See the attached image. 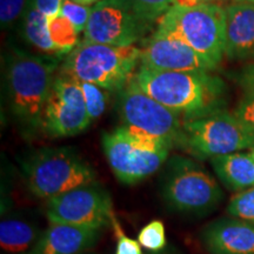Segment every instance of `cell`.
Here are the masks:
<instances>
[{"label": "cell", "mask_w": 254, "mask_h": 254, "mask_svg": "<svg viewBox=\"0 0 254 254\" xmlns=\"http://www.w3.org/2000/svg\"><path fill=\"white\" fill-rule=\"evenodd\" d=\"M58 63L55 58L12 49L4 62V91L13 120L25 133L41 131L43 114Z\"/></svg>", "instance_id": "6da1fadb"}, {"label": "cell", "mask_w": 254, "mask_h": 254, "mask_svg": "<svg viewBox=\"0 0 254 254\" xmlns=\"http://www.w3.org/2000/svg\"><path fill=\"white\" fill-rule=\"evenodd\" d=\"M134 78L145 93L184 119L222 110L225 85L211 73L161 71L139 65Z\"/></svg>", "instance_id": "7a4b0ae2"}, {"label": "cell", "mask_w": 254, "mask_h": 254, "mask_svg": "<svg viewBox=\"0 0 254 254\" xmlns=\"http://www.w3.org/2000/svg\"><path fill=\"white\" fill-rule=\"evenodd\" d=\"M21 167L30 192L46 201L97 183V174L91 165L69 147L39 148L25 159Z\"/></svg>", "instance_id": "3957f363"}, {"label": "cell", "mask_w": 254, "mask_h": 254, "mask_svg": "<svg viewBox=\"0 0 254 254\" xmlns=\"http://www.w3.org/2000/svg\"><path fill=\"white\" fill-rule=\"evenodd\" d=\"M140 64V47L112 46L81 39L64 60L60 71L78 81L120 91Z\"/></svg>", "instance_id": "277c9868"}, {"label": "cell", "mask_w": 254, "mask_h": 254, "mask_svg": "<svg viewBox=\"0 0 254 254\" xmlns=\"http://www.w3.org/2000/svg\"><path fill=\"white\" fill-rule=\"evenodd\" d=\"M157 24V30L183 40L214 68L220 65L226 45V8L218 4L173 5Z\"/></svg>", "instance_id": "5b68a950"}, {"label": "cell", "mask_w": 254, "mask_h": 254, "mask_svg": "<svg viewBox=\"0 0 254 254\" xmlns=\"http://www.w3.org/2000/svg\"><path fill=\"white\" fill-rule=\"evenodd\" d=\"M101 142L113 174L126 185L140 183L158 172L173 148L166 141L124 125L104 133Z\"/></svg>", "instance_id": "8992f818"}, {"label": "cell", "mask_w": 254, "mask_h": 254, "mask_svg": "<svg viewBox=\"0 0 254 254\" xmlns=\"http://www.w3.org/2000/svg\"><path fill=\"white\" fill-rule=\"evenodd\" d=\"M177 147L196 159H212L254 148V132L233 112L219 110L183 120Z\"/></svg>", "instance_id": "52a82bcc"}, {"label": "cell", "mask_w": 254, "mask_h": 254, "mask_svg": "<svg viewBox=\"0 0 254 254\" xmlns=\"http://www.w3.org/2000/svg\"><path fill=\"white\" fill-rule=\"evenodd\" d=\"M161 195L168 207L180 213L206 214L224 198L217 180L193 159L174 155L165 164Z\"/></svg>", "instance_id": "ba28073f"}, {"label": "cell", "mask_w": 254, "mask_h": 254, "mask_svg": "<svg viewBox=\"0 0 254 254\" xmlns=\"http://www.w3.org/2000/svg\"><path fill=\"white\" fill-rule=\"evenodd\" d=\"M117 110L124 126L177 145L184 118L145 93L134 75L119 91Z\"/></svg>", "instance_id": "9c48e42d"}, {"label": "cell", "mask_w": 254, "mask_h": 254, "mask_svg": "<svg viewBox=\"0 0 254 254\" xmlns=\"http://www.w3.org/2000/svg\"><path fill=\"white\" fill-rule=\"evenodd\" d=\"M114 215L111 196L98 183L78 187L46 201L50 224L103 231Z\"/></svg>", "instance_id": "30bf717a"}, {"label": "cell", "mask_w": 254, "mask_h": 254, "mask_svg": "<svg viewBox=\"0 0 254 254\" xmlns=\"http://www.w3.org/2000/svg\"><path fill=\"white\" fill-rule=\"evenodd\" d=\"M91 124L77 80L59 69L44 107L41 132L53 138H66L86 131Z\"/></svg>", "instance_id": "8fae6325"}, {"label": "cell", "mask_w": 254, "mask_h": 254, "mask_svg": "<svg viewBox=\"0 0 254 254\" xmlns=\"http://www.w3.org/2000/svg\"><path fill=\"white\" fill-rule=\"evenodd\" d=\"M147 28L129 0H101L92 6L82 39L112 46H134Z\"/></svg>", "instance_id": "7c38bea8"}, {"label": "cell", "mask_w": 254, "mask_h": 254, "mask_svg": "<svg viewBox=\"0 0 254 254\" xmlns=\"http://www.w3.org/2000/svg\"><path fill=\"white\" fill-rule=\"evenodd\" d=\"M139 65L174 72L211 73L215 69L183 40L159 30L142 41Z\"/></svg>", "instance_id": "4fadbf2b"}, {"label": "cell", "mask_w": 254, "mask_h": 254, "mask_svg": "<svg viewBox=\"0 0 254 254\" xmlns=\"http://www.w3.org/2000/svg\"><path fill=\"white\" fill-rule=\"evenodd\" d=\"M209 254H254V224L237 218L209 222L200 233Z\"/></svg>", "instance_id": "5bb4252c"}, {"label": "cell", "mask_w": 254, "mask_h": 254, "mask_svg": "<svg viewBox=\"0 0 254 254\" xmlns=\"http://www.w3.org/2000/svg\"><path fill=\"white\" fill-rule=\"evenodd\" d=\"M100 236L99 230L50 224L24 254H82L97 245Z\"/></svg>", "instance_id": "9a60e30c"}, {"label": "cell", "mask_w": 254, "mask_h": 254, "mask_svg": "<svg viewBox=\"0 0 254 254\" xmlns=\"http://www.w3.org/2000/svg\"><path fill=\"white\" fill-rule=\"evenodd\" d=\"M254 56V4L234 2L226 7L225 57L243 60Z\"/></svg>", "instance_id": "2e32d148"}, {"label": "cell", "mask_w": 254, "mask_h": 254, "mask_svg": "<svg viewBox=\"0 0 254 254\" xmlns=\"http://www.w3.org/2000/svg\"><path fill=\"white\" fill-rule=\"evenodd\" d=\"M211 165L230 190L239 193L254 187V158L251 152L219 155L211 159Z\"/></svg>", "instance_id": "e0dca14e"}, {"label": "cell", "mask_w": 254, "mask_h": 254, "mask_svg": "<svg viewBox=\"0 0 254 254\" xmlns=\"http://www.w3.org/2000/svg\"><path fill=\"white\" fill-rule=\"evenodd\" d=\"M43 233L38 222L24 215H7L0 224V246L9 254H24Z\"/></svg>", "instance_id": "ac0fdd59"}, {"label": "cell", "mask_w": 254, "mask_h": 254, "mask_svg": "<svg viewBox=\"0 0 254 254\" xmlns=\"http://www.w3.org/2000/svg\"><path fill=\"white\" fill-rule=\"evenodd\" d=\"M20 31L24 40L44 56L59 57L50 37L49 19L38 11L33 2L21 20Z\"/></svg>", "instance_id": "d6986e66"}, {"label": "cell", "mask_w": 254, "mask_h": 254, "mask_svg": "<svg viewBox=\"0 0 254 254\" xmlns=\"http://www.w3.org/2000/svg\"><path fill=\"white\" fill-rule=\"evenodd\" d=\"M49 32L51 40L59 57H67L80 41L79 40L80 33H78L71 21L62 14L49 19Z\"/></svg>", "instance_id": "ffe728a7"}, {"label": "cell", "mask_w": 254, "mask_h": 254, "mask_svg": "<svg viewBox=\"0 0 254 254\" xmlns=\"http://www.w3.org/2000/svg\"><path fill=\"white\" fill-rule=\"evenodd\" d=\"M77 82L82 92V95H84L88 118H90L91 123L94 122L95 119L103 116L105 110H106V104L107 100H109V91L94 84H90V82L78 80Z\"/></svg>", "instance_id": "44dd1931"}, {"label": "cell", "mask_w": 254, "mask_h": 254, "mask_svg": "<svg viewBox=\"0 0 254 254\" xmlns=\"http://www.w3.org/2000/svg\"><path fill=\"white\" fill-rule=\"evenodd\" d=\"M138 17L148 27L158 20L174 5V0H129Z\"/></svg>", "instance_id": "7402d4cb"}, {"label": "cell", "mask_w": 254, "mask_h": 254, "mask_svg": "<svg viewBox=\"0 0 254 254\" xmlns=\"http://www.w3.org/2000/svg\"><path fill=\"white\" fill-rule=\"evenodd\" d=\"M138 241L150 252H160L167 246L166 232L163 221L152 220L141 228L138 234Z\"/></svg>", "instance_id": "603a6c76"}, {"label": "cell", "mask_w": 254, "mask_h": 254, "mask_svg": "<svg viewBox=\"0 0 254 254\" xmlns=\"http://www.w3.org/2000/svg\"><path fill=\"white\" fill-rule=\"evenodd\" d=\"M33 0H0V24L2 30L20 25Z\"/></svg>", "instance_id": "cb8c5ba5"}, {"label": "cell", "mask_w": 254, "mask_h": 254, "mask_svg": "<svg viewBox=\"0 0 254 254\" xmlns=\"http://www.w3.org/2000/svg\"><path fill=\"white\" fill-rule=\"evenodd\" d=\"M226 211L232 218L254 224V187L232 196Z\"/></svg>", "instance_id": "d4e9b609"}, {"label": "cell", "mask_w": 254, "mask_h": 254, "mask_svg": "<svg viewBox=\"0 0 254 254\" xmlns=\"http://www.w3.org/2000/svg\"><path fill=\"white\" fill-rule=\"evenodd\" d=\"M91 12L92 7L90 6L78 4L73 0H63L62 8H60V14L71 21L75 30L78 31V33H84Z\"/></svg>", "instance_id": "484cf974"}, {"label": "cell", "mask_w": 254, "mask_h": 254, "mask_svg": "<svg viewBox=\"0 0 254 254\" xmlns=\"http://www.w3.org/2000/svg\"><path fill=\"white\" fill-rule=\"evenodd\" d=\"M111 225H112L114 234L117 237V246L116 253L114 254H142L141 245L139 244V241L126 236L125 232L123 231L122 226H120L116 214L113 215Z\"/></svg>", "instance_id": "4316f807"}, {"label": "cell", "mask_w": 254, "mask_h": 254, "mask_svg": "<svg viewBox=\"0 0 254 254\" xmlns=\"http://www.w3.org/2000/svg\"><path fill=\"white\" fill-rule=\"evenodd\" d=\"M233 113L254 132V93H245Z\"/></svg>", "instance_id": "83f0119b"}, {"label": "cell", "mask_w": 254, "mask_h": 254, "mask_svg": "<svg viewBox=\"0 0 254 254\" xmlns=\"http://www.w3.org/2000/svg\"><path fill=\"white\" fill-rule=\"evenodd\" d=\"M63 0H33V5L47 19H52L60 14Z\"/></svg>", "instance_id": "f1b7e54d"}, {"label": "cell", "mask_w": 254, "mask_h": 254, "mask_svg": "<svg viewBox=\"0 0 254 254\" xmlns=\"http://www.w3.org/2000/svg\"><path fill=\"white\" fill-rule=\"evenodd\" d=\"M238 82L245 93H254V64H250L239 72Z\"/></svg>", "instance_id": "f546056e"}, {"label": "cell", "mask_w": 254, "mask_h": 254, "mask_svg": "<svg viewBox=\"0 0 254 254\" xmlns=\"http://www.w3.org/2000/svg\"><path fill=\"white\" fill-rule=\"evenodd\" d=\"M219 0H174L176 5L185 6V7H190V6H196L201 4H215Z\"/></svg>", "instance_id": "4dcf8cb0"}, {"label": "cell", "mask_w": 254, "mask_h": 254, "mask_svg": "<svg viewBox=\"0 0 254 254\" xmlns=\"http://www.w3.org/2000/svg\"><path fill=\"white\" fill-rule=\"evenodd\" d=\"M73 1L78 2V4H81V5H85V6H91L92 5H97L98 2L101 1V0H73Z\"/></svg>", "instance_id": "1f68e13d"}, {"label": "cell", "mask_w": 254, "mask_h": 254, "mask_svg": "<svg viewBox=\"0 0 254 254\" xmlns=\"http://www.w3.org/2000/svg\"><path fill=\"white\" fill-rule=\"evenodd\" d=\"M150 254H180V253L177 252V251L173 249H165L164 251H160V252H151Z\"/></svg>", "instance_id": "d6a6232c"}, {"label": "cell", "mask_w": 254, "mask_h": 254, "mask_svg": "<svg viewBox=\"0 0 254 254\" xmlns=\"http://www.w3.org/2000/svg\"><path fill=\"white\" fill-rule=\"evenodd\" d=\"M236 2H252L254 4V0H234Z\"/></svg>", "instance_id": "836d02e7"}, {"label": "cell", "mask_w": 254, "mask_h": 254, "mask_svg": "<svg viewBox=\"0 0 254 254\" xmlns=\"http://www.w3.org/2000/svg\"><path fill=\"white\" fill-rule=\"evenodd\" d=\"M250 152H251V154H252L253 158H254V148H252V150H251Z\"/></svg>", "instance_id": "e575fe53"}, {"label": "cell", "mask_w": 254, "mask_h": 254, "mask_svg": "<svg viewBox=\"0 0 254 254\" xmlns=\"http://www.w3.org/2000/svg\"><path fill=\"white\" fill-rule=\"evenodd\" d=\"M253 58H254V56H253Z\"/></svg>", "instance_id": "d590c367"}, {"label": "cell", "mask_w": 254, "mask_h": 254, "mask_svg": "<svg viewBox=\"0 0 254 254\" xmlns=\"http://www.w3.org/2000/svg\"><path fill=\"white\" fill-rule=\"evenodd\" d=\"M82 254H84V253H82Z\"/></svg>", "instance_id": "8d00e7d4"}]
</instances>
